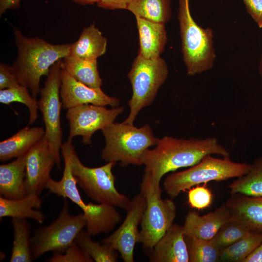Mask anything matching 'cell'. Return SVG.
<instances>
[{
    "instance_id": "30",
    "label": "cell",
    "mask_w": 262,
    "mask_h": 262,
    "mask_svg": "<svg viewBox=\"0 0 262 262\" xmlns=\"http://www.w3.org/2000/svg\"><path fill=\"white\" fill-rule=\"evenodd\" d=\"M13 102L24 104L29 113V125L33 124L38 118V106L36 98L30 94L28 88L20 85L18 86L0 90V102L8 105Z\"/></svg>"
},
{
    "instance_id": "39",
    "label": "cell",
    "mask_w": 262,
    "mask_h": 262,
    "mask_svg": "<svg viewBox=\"0 0 262 262\" xmlns=\"http://www.w3.org/2000/svg\"><path fill=\"white\" fill-rule=\"evenodd\" d=\"M75 3L81 4L82 5L93 4L95 3H98L99 0H71Z\"/></svg>"
},
{
    "instance_id": "13",
    "label": "cell",
    "mask_w": 262,
    "mask_h": 262,
    "mask_svg": "<svg viewBox=\"0 0 262 262\" xmlns=\"http://www.w3.org/2000/svg\"><path fill=\"white\" fill-rule=\"evenodd\" d=\"M56 159L45 136L26 153L25 184L27 195H40L50 177Z\"/></svg>"
},
{
    "instance_id": "17",
    "label": "cell",
    "mask_w": 262,
    "mask_h": 262,
    "mask_svg": "<svg viewBox=\"0 0 262 262\" xmlns=\"http://www.w3.org/2000/svg\"><path fill=\"white\" fill-rule=\"evenodd\" d=\"M225 204L232 219L240 222L250 231L262 232V196L232 194Z\"/></svg>"
},
{
    "instance_id": "21",
    "label": "cell",
    "mask_w": 262,
    "mask_h": 262,
    "mask_svg": "<svg viewBox=\"0 0 262 262\" xmlns=\"http://www.w3.org/2000/svg\"><path fill=\"white\" fill-rule=\"evenodd\" d=\"M42 204L39 195H27L19 199H10L0 196V217H10L12 218L32 219L39 224L44 222V213L38 210Z\"/></svg>"
},
{
    "instance_id": "29",
    "label": "cell",
    "mask_w": 262,
    "mask_h": 262,
    "mask_svg": "<svg viewBox=\"0 0 262 262\" xmlns=\"http://www.w3.org/2000/svg\"><path fill=\"white\" fill-rule=\"evenodd\" d=\"M189 262H219L220 250L211 240L184 235Z\"/></svg>"
},
{
    "instance_id": "11",
    "label": "cell",
    "mask_w": 262,
    "mask_h": 262,
    "mask_svg": "<svg viewBox=\"0 0 262 262\" xmlns=\"http://www.w3.org/2000/svg\"><path fill=\"white\" fill-rule=\"evenodd\" d=\"M124 110L122 106L107 109L103 106L90 104L68 109L66 115L69 127L68 140L81 136L84 144H91L93 134L114 123Z\"/></svg>"
},
{
    "instance_id": "37",
    "label": "cell",
    "mask_w": 262,
    "mask_h": 262,
    "mask_svg": "<svg viewBox=\"0 0 262 262\" xmlns=\"http://www.w3.org/2000/svg\"><path fill=\"white\" fill-rule=\"evenodd\" d=\"M21 0H0V16L8 9H16L19 7Z\"/></svg>"
},
{
    "instance_id": "27",
    "label": "cell",
    "mask_w": 262,
    "mask_h": 262,
    "mask_svg": "<svg viewBox=\"0 0 262 262\" xmlns=\"http://www.w3.org/2000/svg\"><path fill=\"white\" fill-rule=\"evenodd\" d=\"M262 242V232L251 231L247 235L220 250L219 262H243Z\"/></svg>"
},
{
    "instance_id": "33",
    "label": "cell",
    "mask_w": 262,
    "mask_h": 262,
    "mask_svg": "<svg viewBox=\"0 0 262 262\" xmlns=\"http://www.w3.org/2000/svg\"><path fill=\"white\" fill-rule=\"evenodd\" d=\"M188 198L190 206L200 210L210 206L213 196L211 191L207 187L197 186L189 190Z\"/></svg>"
},
{
    "instance_id": "32",
    "label": "cell",
    "mask_w": 262,
    "mask_h": 262,
    "mask_svg": "<svg viewBox=\"0 0 262 262\" xmlns=\"http://www.w3.org/2000/svg\"><path fill=\"white\" fill-rule=\"evenodd\" d=\"M49 262H93V259L74 241L63 253H53Z\"/></svg>"
},
{
    "instance_id": "8",
    "label": "cell",
    "mask_w": 262,
    "mask_h": 262,
    "mask_svg": "<svg viewBox=\"0 0 262 262\" xmlns=\"http://www.w3.org/2000/svg\"><path fill=\"white\" fill-rule=\"evenodd\" d=\"M115 164L108 162L99 167H87L83 164L74 151L72 173L77 184L90 198L98 203L111 205L126 211L131 199L119 193L115 187V177L112 172Z\"/></svg>"
},
{
    "instance_id": "38",
    "label": "cell",
    "mask_w": 262,
    "mask_h": 262,
    "mask_svg": "<svg viewBox=\"0 0 262 262\" xmlns=\"http://www.w3.org/2000/svg\"><path fill=\"white\" fill-rule=\"evenodd\" d=\"M243 262H262V242Z\"/></svg>"
},
{
    "instance_id": "40",
    "label": "cell",
    "mask_w": 262,
    "mask_h": 262,
    "mask_svg": "<svg viewBox=\"0 0 262 262\" xmlns=\"http://www.w3.org/2000/svg\"><path fill=\"white\" fill-rule=\"evenodd\" d=\"M259 73L261 76V78L262 80V54L261 55V58L260 64H259Z\"/></svg>"
},
{
    "instance_id": "22",
    "label": "cell",
    "mask_w": 262,
    "mask_h": 262,
    "mask_svg": "<svg viewBox=\"0 0 262 262\" xmlns=\"http://www.w3.org/2000/svg\"><path fill=\"white\" fill-rule=\"evenodd\" d=\"M107 41L94 24L83 29L79 39L71 43L69 56L97 59L106 50Z\"/></svg>"
},
{
    "instance_id": "26",
    "label": "cell",
    "mask_w": 262,
    "mask_h": 262,
    "mask_svg": "<svg viewBox=\"0 0 262 262\" xmlns=\"http://www.w3.org/2000/svg\"><path fill=\"white\" fill-rule=\"evenodd\" d=\"M231 194L240 193L249 196H262V156L251 164L249 171L237 178L229 185Z\"/></svg>"
},
{
    "instance_id": "7",
    "label": "cell",
    "mask_w": 262,
    "mask_h": 262,
    "mask_svg": "<svg viewBox=\"0 0 262 262\" xmlns=\"http://www.w3.org/2000/svg\"><path fill=\"white\" fill-rule=\"evenodd\" d=\"M146 200L141 223L138 243L146 251L152 248L173 224L176 206L172 199H162L155 189L152 179L145 172L140 185Z\"/></svg>"
},
{
    "instance_id": "14",
    "label": "cell",
    "mask_w": 262,
    "mask_h": 262,
    "mask_svg": "<svg viewBox=\"0 0 262 262\" xmlns=\"http://www.w3.org/2000/svg\"><path fill=\"white\" fill-rule=\"evenodd\" d=\"M60 97L65 109L83 104L118 107L120 100L106 95L100 88H93L77 81L62 66Z\"/></svg>"
},
{
    "instance_id": "5",
    "label": "cell",
    "mask_w": 262,
    "mask_h": 262,
    "mask_svg": "<svg viewBox=\"0 0 262 262\" xmlns=\"http://www.w3.org/2000/svg\"><path fill=\"white\" fill-rule=\"evenodd\" d=\"M250 167L251 164L231 161L229 156L220 159L207 155L189 169L167 176L163 188L173 199L181 192L202 183L241 177L249 171Z\"/></svg>"
},
{
    "instance_id": "2",
    "label": "cell",
    "mask_w": 262,
    "mask_h": 262,
    "mask_svg": "<svg viewBox=\"0 0 262 262\" xmlns=\"http://www.w3.org/2000/svg\"><path fill=\"white\" fill-rule=\"evenodd\" d=\"M13 33L17 55L11 66L20 85L36 98L41 77L47 76L58 61L69 56L71 43L52 44L37 36H25L18 29Z\"/></svg>"
},
{
    "instance_id": "18",
    "label": "cell",
    "mask_w": 262,
    "mask_h": 262,
    "mask_svg": "<svg viewBox=\"0 0 262 262\" xmlns=\"http://www.w3.org/2000/svg\"><path fill=\"white\" fill-rule=\"evenodd\" d=\"M26 154L0 165V195L10 199L27 196L25 179Z\"/></svg>"
},
{
    "instance_id": "16",
    "label": "cell",
    "mask_w": 262,
    "mask_h": 262,
    "mask_svg": "<svg viewBox=\"0 0 262 262\" xmlns=\"http://www.w3.org/2000/svg\"><path fill=\"white\" fill-rule=\"evenodd\" d=\"M232 215L225 204L213 212L200 215L196 211L188 213L182 226L184 235L211 240L220 228L231 220Z\"/></svg>"
},
{
    "instance_id": "28",
    "label": "cell",
    "mask_w": 262,
    "mask_h": 262,
    "mask_svg": "<svg viewBox=\"0 0 262 262\" xmlns=\"http://www.w3.org/2000/svg\"><path fill=\"white\" fill-rule=\"evenodd\" d=\"M92 236L82 229L76 237L75 242L96 262H116L118 252L109 245L97 242Z\"/></svg>"
},
{
    "instance_id": "6",
    "label": "cell",
    "mask_w": 262,
    "mask_h": 262,
    "mask_svg": "<svg viewBox=\"0 0 262 262\" xmlns=\"http://www.w3.org/2000/svg\"><path fill=\"white\" fill-rule=\"evenodd\" d=\"M168 73L166 63L163 58L146 59L138 55L128 74L132 95L128 102L130 113L124 122L133 124L140 111L153 103Z\"/></svg>"
},
{
    "instance_id": "1",
    "label": "cell",
    "mask_w": 262,
    "mask_h": 262,
    "mask_svg": "<svg viewBox=\"0 0 262 262\" xmlns=\"http://www.w3.org/2000/svg\"><path fill=\"white\" fill-rule=\"evenodd\" d=\"M213 154L229 157V152L214 137L187 139L166 135L158 139L155 148L145 151L142 163L156 191L161 193L160 183L165 174L192 166L205 156Z\"/></svg>"
},
{
    "instance_id": "34",
    "label": "cell",
    "mask_w": 262,
    "mask_h": 262,
    "mask_svg": "<svg viewBox=\"0 0 262 262\" xmlns=\"http://www.w3.org/2000/svg\"><path fill=\"white\" fill-rule=\"evenodd\" d=\"M20 84L12 66L4 63L0 64V90L11 88Z\"/></svg>"
},
{
    "instance_id": "19",
    "label": "cell",
    "mask_w": 262,
    "mask_h": 262,
    "mask_svg": "<svg viewBox=\"0 0 262 262\" xmlns=\"http://www.w3.org/2000/svg\"><path fill=\"white\" fill-rule=\"evenodd\" d=\"M136 19L139 36L138 55L150 59L160 57L167 41L165 24Z\"/></svg>"
},
{
    "instance_id": "31",
    "label": "cell",
    "mask_w": 262,
    "mask_h": 262,
    "mask_svg": "<svg viewBox=\"0 0 262 262\" xmlns=\"http://www.w3.org/2000/svg\"><path fill=\"white\" fill-rule=\"evenodd\" d=\"M250 231L245 225L232 219L220 228L211 240L221 250L234 244Z\"/></svg>"
},
{
    "instance_id": "10",
    "label": "cell",
    "mask_w": 262,
    "mask_h": 262,
    "mask_svg": "<svg viewBox=\"0 0 262 262\" xmlns=\"http://www.w3.org/2000/svg\"><path fill=\"white\" fill-rule=\"evenodd\" d=\"M62 59L58 61L50 68L44 86L40 90L37 101L45 127V136L54 155L56 166L61 168L60 150L62 145V129L61 123L60 101L61 84V71Z\"/></svg>"
},
{
    "instance_id": "15",
    "label": "cell",
    "mask_w": 262,
    "mask_h": 262,
    "mask_svg": "<svg viewBox=\"0 0 262 262\" xmlns=\"http://www.w3.org/2000/svg\"><path fill=\"white\" fill-rule=\"evenodd\" d=\"M147 251L151 262H189L182 226L173 223L154 247Z\"/></svg>"
},
{
    "instance_id": "3",
    "label": "cell",
    "mask_w": 262,
    "mask_h": 262,
    "mask_svg": "<svg viewBox=\"0 0 262 262\" xmlns=\"http://www.w3.org/2000/svg\"><path fill=\"white\" fill-rule=\"evenodd\" d=\"M101 131L105 140L101 159L106 163L118 162L123 166L142 165L144 153L156 146L159 139L148 124L138 128L124 121L114 122Z\"/></svg>"
},
{
    "instance_id": "4",
    "label": "cell",
    "mask_w": 262,
    "mask_h": 262,
    "mask_svg": "<svg viewBox=\"0 0 262 262\" xmlns=\"http://www.w3.org/2000/svg\"><path fill=\"white\" fill-rule=\"evenodd\" d=\"M178 17L180 24L183 58L187 73L194 76L213 68L215 58L213 33L203 28L193 18L189 0H179Z\"/></svg>"
},
{
    "instance_id": "9",
    "label": "cell",
    "mask_w": 262,
    "mask_h": 262,
    "mask_svg": "<svg viewBox=\"0 0 262 262\" xmlns=\"http://www.w3.org/2000/svg\"><path fill=\"white\" fill-rule=\"evenodd\" d=\"M86 223L83 213L75 215L70 214L68 202L65 198L58 217L50 225L37 229L31 237L33 261L48 252L64 253L86 227Z\"/></svg>"
},
{
    "instance_id": "24",
    "label": "cell",
    "mask_w": 262,
    "mask_h": 262,
    "mask_svg": "<svg viewBox=\"0 0 262 262\" xmlns=\"http://www.w3.org/2000/svg\"><path fill=\"white\" fill-rule=\"evenodd\" d=\"M128 10L135 17L164 24L171 16L170 0H132Z\"/></svg>"
},
{
    "instance_id": "20",
    "label": "cell",
    "mask_w": 262,
    "mask_h": 262,
    "mask_svg": "<svg viewBox=\"0 0 262 262\" xmlns=\"http://www.w3.org/2000/svg\"><path fill=\"white\" fill-rule=\"evenodd\" d=\"M40 127L26 126L0 142V160L4 162L25 155L45 135Z\"/></svg>"
},
{
    "instance_id": "36",
    "label": "cell",
    "mask_w": 262,
    "mask_h": 262,
    "mask_svg": "<svg viewBox=\"0 0 262 262\" xmlns=\"http://www.w3.org/2000/svg\"><path fill=\"white\" fill-rule=\"evenodd\" d=\"M132 0H99L98 7L106 9H127Z\"/></svg>"
},
{
    "instance_id": "23",
    "label": "cell",
    "mask_w": 262,
    "mask_h": 262,
    "mask_svg": "<svg viewBox=\"0 0 262 262\" xmlns=\"http://www.w3.org/2000/svg\"><path fill=\"white\" fill-rule=\"evenodd\" d=\"M62 66L77 81L91 88H100L102 80L98 71L97 59L67 56L62 59Z\"/></svg>"
},
{
    "instance_id": "12",
    "label": "cell",
    "mask_w": 262,
    "mask_h": 262,
    "mask_svg": "<svg viewBox=\"0 0 262 262\" xmlns=\"http://www.w3.org/2000/svg\"><path fill=\"white\" fill-rule=\"evenodd\" d=\"M146 207V200L140 192L131 199L124 221L113 233L100 242L106 243L117 250L125 262H134V250L138 242L139 230Z\"/></svg>"
},
{
    "instance_id": "35",
    "label": "cell",
    "mask_w": 262,
    "mask_h": 262,
    "mask_svg": "<svg viewBox=\"0 0 262 262\" xmlns=\"http://www.w3.org/2000/svg\"><path fill=\"white\" fill-rule=\"evenodd\" d=\"M247 11L257 24L262 28V0H243Z\"/></svg>"
},
{
    "instance_id": "25",
    "label": "cell",
    "mask_w": 262,
    "mask_h": 262,
    "mask_svg": "<svg viewBox=\"0 0 262 262\" xmlns=\"http://www.w3.org/2000/svg\"><path fill=\"white\" fill-rule=\"evenodd\" d=\"M14 239L10 262L33 261L30 237L31 228L26 219L12 218Z\"/></svg>"
}]
</instances>
